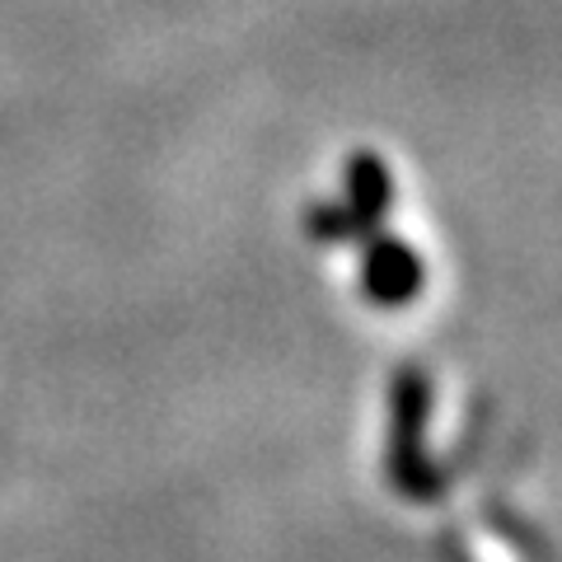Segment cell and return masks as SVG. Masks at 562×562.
<instances>
[{
  "label": "cell",
  "instance_id": "cell-1",
  "mask_svg": "<svg viewBox=\"0 0 562 562\" xmlns=\"http://www.w3.org/2000/svg\"><path fill=\"white\" fill-rule=\"evenodd\" d=\"M305 239L338 268L351 301L380 319L413 314L436 281L431 249L380 155L342 160L338 179L305 206Z\"/></svg>",
  "mask_w": 562,
  "mask_h": 562
},
{
  "label": "cell",
  "instance_id": "cell-2",
  "mask_svg": "<svg viewBox=\"0 0 562 562\" xmlns=\"http://www.w3.org/2000/svg\"><path fill=\"white\" fill-rule=\"evenodd\" d=\"M479 441V403L441 366L408 361L394 371L380 417V483L403 506L427 512L450 497Z\"/></svg>",
  "mask_w": 562,
  "mask_h": 562
},
{
  "label": "cell",
  "instance_id": "cell-3",
  "mask_svg": "<svg viewBox=\"0 0 562 562\" xmlns=\"http://www.w3.org/2000/svg\"><path fill=\"white\" fill-rule=\"evenodd\" d=\"M446 558L450 562H543V543L530 530V520H520L506 506H483V512L464 516L450 530Z\"/></svg>",
  "mask_w": 562,
  "mask_h": 562
}]
</instances>
